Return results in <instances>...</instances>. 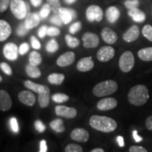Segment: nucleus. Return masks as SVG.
Masks as SVG:
<instances>
[{
  "mask_svg": "<svg viewBox=\"0 0 152 152\" xmlns=\"http://www.w3.org/2000/svg\"><path fill=\"white\" fill-rule=\"evenodd\" d=\"M90 125L92 128L102 132H111L117 128V123L111 118L94 115L90 118Z\"/></svg>",
  "mask_w": 152,
  "mask_h": 152,
  "instance_id": "1",
  "label": "nucleus"
},
{
  "mask_svg": "<svg viewBox=\"0 0 152 152\" xmlns=\"http://www.w3.org/2000/svg\"><path fill=\"white\" fill-rule=\"evenodd\" d=\"M128 97L129 102L132 105L137 106H142L147 103L149 99V90L145 85H135L130 89Z\"/></svg>",
  "mask_w": 152,
  "mask_h": 152,
  "instance_id": "2",
  "label": "nucleus"
},
{
  "mask_svg": "<svg viewBox=\"0 0 152 152\" xmlns=\"http://www.w3.org/2000/svg\"><path fill=\"white\" fill-rule=\"evenodd\" d=\"M118 90V84L115 80L102 81L95 85L92 90V93L94 96L102 97L111 95L115 93Z\"/></svg>",
  "mask_w": 152,
  "mask_h": 152,
  "instance_id": "3",
  "label": "nucleus"
},
{
  "mask_svg": "<svg viewBox=\"0 0 152 152\" xmlns=\"http://www.w3.org/2000/svg\"><path fill=\"white\" fill-rule=\"evenodd\" d=\"M11 12L17 19L23 20L28 14V7L23 0H11L10 4Z\"/></svg>",
  "mask_w": 152,
  "mask_h": 152,
  "instance_id": "4",
  "label": "nucleus"
},
{
  "mask_svg": "<svg viewBox=\"0 0 152 152\" xmlns=\"http://www.w3.org/2000/svg\"><path fill=\"white\" fill-rule=\"evenodd\" d=\"M134 57L132 52L130 51H126L121 55L119 59V68L124 73H128L134 67Z\"/></svg>",
  "mask_w": 152,
  "mask_h": 152,
  "instance_id": "5",
  "label": "nucleus"
},
{
  "mask_svg": "<svg viewBox=\"0 0 152 152\" xmlns=\"http://www.w3.org/2000/svg\"><path fill=\"white\" fill-rule=\"evenodd\" d=\"M104 16L102 9L97 5H91L86 10V17L90 22H100Z\"/></svg>",
  "mask_w": 152,
  "mask_h": 152,
  "instance_id": "6",
  "label": "nucleus"
},
{
  "mask_svg": "<svg viewBox=\"0 0 152 152\" xmlns=\"http://www.w3.org/2000/svg\"><path fill=\"white\" fill-rule=\"evenodd\" d=\"M115 49L110 46H104L101 47L96 53L97 59L101 62H107L114 57Z\"/></svg>",
  "mask_w": 152,
  "mask_h": 152,
  "instance_id": "7",
  "label": "nucleus"
},
{
  "mask_svg": "<svg viewBox=\"0 0 152 152\" xmlns=\"http://www.w3.org/2000/svg\"><path fill=\"white\" fill-rule=\"evenodd\" d=\"M55 113L57 115L66 118L68 119L74 118L77 115V110L75 108L68 107L66 106H56Z\"/></svg>",
  "mask_w": 152,
  "mask_h": 152,
  "instance_id": "8",
  "label": "nucleus"
},
{
  "mask_svg": "<svg viewBox=\"0 0 152 152\" xmlns=\"http://www.w3.org/2000/svg\"><path fill=\"white\" fill-rule=\"evenodd\" d=\"M83 46L85 48H95L99 45V38L96 34L93 33H85L83 36Z\"/></svg>",
  "mask_w": 152,
  "mask_h": 152,
  "instance_id": "9",
  "label": "nucleus"
},
{
  "mask_svg": "<svg viewBox=\"0 0 152 152\" xmlns=\"http://www.w3.org/2000/svg\"><path fill=\"white\" fill-rule=\"evenodd\" d=\"M18 48L14 43L9 42L6 44L3 48L4 55L7 59L10 61H15L18 58Z\"/></svg>",
  "mask_w": 152,
  "mask_h": 152,
  "instance_id": "10",
  "label": "nucleus"
},
{
  "mask_svg": "<svg viewBox=\"0 0 152 152\" xmlns=\"http://www.w3.org/2000/svg\"><path fill=\"white\" fill-rule=\"evenodd\" d=\"M71 137L74 141L86 142L90 138V134L88 131L84 128H75L71 132Z\"/></svg>",
  "mask_w": 152,
  "mask_h": 152,
  "instance_id": "11",
  "label": "nucleus"
},
{
  "mask_svg": "<svg viewBox=\"0 0 152 152\" xmlns=\"http://www.w3.org/2000/svg\"><path fill=\"white\" fill-rule=\"evenodd\" d=\"M12 107V100L7 91L0 90V111H7Z\"/></svg>",
  "mask_w": 152,
  "mask_h": 152,
  "instance_id": "12",
  "label": "nucleus"
},
{
  "mask_svg": "<svg viewBox=\"0 0 152 152\" xmlns=\"http://www.w3.org/2000/svg\"><path fill=\"white\" fill-rule=\"evenodd\" d=\"M75 56L74 52H68L64 53L58 57L56 60V64L60 67H66L71 65L75 61Z\"/></svg>",
  "mask_w": 152,
  "mask_h": 152,
  "instance_id": "13",
  "label": "nucleus"
},
{
  "mask_svg": "<svg viewBox=\"0 0 152 152\" xmlns=\"http://www.w3.org/2000/svg\"><path fill=\"white\" fill-rule=\"evenodd\" d=\"M118 105V102L115 99L108 97L102 99L97 103V109L100 111H109L115 108Z\"/></svg>",
  "mask_w": 152,
  "mask_h": 152,
  "instance_id": "14",
  "label": "nucleus"
},
{
  "mask_svg": "<svg viewBox=\"0 0 152 152\" xmlns=\"http://www.w3.org/2000/svg\"><path fill=\"white\" fill-rule=\"evenodd\" d=\"M140 33V28L138 26L136 25H133L123 34V39L127 42H132L138 39Z\"/></svg>",
  "mask_w": 152,
  "mask_h": 152,
  "instance_id": "15",
  "label": "nucleus"
},
{
  "mask_svg": "<svg viewBox=\"0 0 152 152\" xmlns=\"http://www.w3.org/2000/svg\"><path fill=\"white\" fill-rule=\"evenodd\" d=\"M18 99L25 105L32 106L35 104L36 97L33 93L30 91L23 90L18 94Z\"/></svg>",
  "mask_w": 152,
  "mask_h": 152,
  "instance_id": "16",
  "label": "nucleus"
},
{
  "mask_svg": "<svg viewBox=\"0 0 152 152\" xmlns=\"http://www.w3.org/2000/svg\"><path fill=\"white\" fill-rule=\"evenodd\" d=\"M94 63L92 56L81 58L77 64V69L80 72L90 71L94 68Z\"/></svg>",
  "mask_w": 152,
  "mask_h": 152,
  "instance_id": "17",
  "label": "nucleus"
},
{
  "mask_svg": "<svg viewBox=\"0 0 152 152\" xmlns=\"http://www.w3.org/2000/svg\"><path fill=\"white\" fill-rule=\"evenodd\" d=\"M101 35L103 40L109 45L114 44L118 40L117 34L109 28H104L101 32Z\"/></svg>",
  "mask_w": 152,
  "mask_h": 152,
  "instance_id": "18",
  "label": "nucleus"
},
{
  "mask_svg": "<svg viewBox=\"0 0 152 152\" xmlns=\"http://www.w3.org/2000/svg\"><path fill=\"white\" fill-rule=\"evenodd\" d=\"M60 18H61L63 23L68 24L71 22L73 18H76V12L73 9L62 8L58 12Z\"/></svg>",
  "mask_w": 152,
  "mask_h": 152,
  "instance_id": "19",
  "label": "nucleus"
},
{
  "mask_svg": "<svg viewBox=\"0 0 152 152\" xmlns=\"http://www.w3.org/2000/svg\"><path fill=\"white\" fill-rule=\"evenodd\" d=\"M40 19H39V15L36 13H29L27 14L25 20V25L28 29H33V28L37 27L39 25Z\"/></svg>",
  "mask_w": 152,
  "mask_h": 152,
  "instance_id": "20",
  "label": "nucleus"
},
{
  "mask_svg": "<svg viewBox=\"0 0 152 152\" xmlns=\"http://www.w3.org/2000/svg\"><path fill=\"white\" fill-rule=\"evenodd\" d=\"M11 32L12 30L9 23L4 20H0V42H4L8 39Z\"/></svg>",
  "mask_w": 152,
  "mask_h": 152,
  "instance_id": "21",
  "label": "nucleus"
},
{
  "mask_svg": "<svg viewBox=\"0 0 152 152\" xmlns=\"http://www.w3.org/2000/svg\"><path fill=\"white\" fill-rule=\"evenodd\" d=\"M120 15L119 9L115 7H109L106 11V17L110 23H115L118 20Z\"/></svg>",
  "mask_w": 152,
  "mask_h": 152,
  "instance_id": "22",
  "label": "nucleus"
},
{
  "mask_svg": "<svg viewBox=\"0 0 152 152\" xmlns=\"http://www.w3.org/2000/svg\"><path fill=\"white\" fill-rule=\"evenodd\" d=\"M49 95H50V90L46 85H45V90L38 95V102L41 108H46L49 104Z\"/></svg>",
  "mask_w": 152,
  "mask_h": 152,
  "instance_id": "23",
  "label": "nucleus"
},
{
  "mask_svg": "<svg viewBox=\"0 0 152 152\" xmlns=\"http://www.w3.org/2000/svg\"><path fill=\"white\" fill-rule=\"evenodd\" d=\"M128 14V16L137 23H142L146 20V15L144 12L138 8L130 9Z\"/></svg>",
  "mask_w": 152,
  "mask_h": 152,
  "instance_id": "24",
  "label": "nucleus"
},
{
  "mask_svg": "<svg viewBox=\"0 0 152 152\" xmlns=\"http://www.w3.org/2000/svg\"><path fill=\"white\" fill-rule=\"evenodd\" d=\"M138 56L144 61H152V47L142 48L138 52Z\"/></svg>",
  "mask_w": 152,
  "mask_h": 152,
  "instance_id": "25",
  "label": "nucleus"
},
{
  "mask_svg": "<svg viewBox=\"0 0 152 152\" xmlns=\"http://www.w3.org/2000/svg\"><path fill=\"white\" fill-rule=\"evenodd\" d=\"M47 79L51 84L60 85L65 79V75L62 73H52L48 76Z\"/></svg>",
  "mask_w": 152,
  "mask_h": 152,
  "instance_id": "26",
  "label": "nucleus"
},
{
  "mask_svg": "<svg viewBox=\"0 0 152 152\" xmlns=\"http://www.w3.org/2000/svg\"><path fill=\"white\" fill-rule=\"evenodd\" d=\"M26 71L27 75L30 77H33V78H37L41 76V71L37 66L31 65V64H28L26 67Z\"/></svg>",
  "mask_w": 152,
  "mask_h": 152,
  "instance_id": "27",
  "label": "nucleus"
},
{
  "mask_svg": "<svg viewBox=\"0 0 152 152\" xmlns=\"http://www.w3.org/2000/svg\"><path fill=\"white\" fill-rule=\"evenodd\" d=\"M25 87H27L29 90L33 91V92L39 93H41L45 90V85H42L39 84H37V83H33V82L30 80H26L24 82Z\"/></svg>",
  "mask_w": 152,
  "mask_h": 152,
  "instance_id": "28",
  "label": "nucleus"
},
{
  "mask_svg": "<svg viewBox=\"0 0 152 152\" xmlns=\"http://www.w3.org/2000/svg\"><path fill=\"white\" fill-rule=\"evenodd\" d=\"M49 125H50L51 128L56 132H63L66 130L64 125V122H63L62 120L60 118L54 119V121H52V122L50 123Z\"/></svg>",
  "mask_w": 152,
  "mask_h": 152,
  "instance_id": "29",
  "label": "nucleus"
},
{
  "mask_svg": "<svg viewBox=\"0 0 152 152\" xmlns=\"http://www.w3.org/2000/svg\"><path fill=\"white\" fill-rule=\"evenodd\" d=\"M42 56L39 53L35 51H33L30 53L29 55V62L31 65L33 66H39L42 63Z\"/></svg>",
  "mask_w": 152,
  "mask_h": 152,
  "instance_id": "30",
  "label": "nucleus"
},
{
  "mask_svg": "<svg viewBox=\"0 0 152 152\" xmlns=\"http://www.w3.org/2000/svg\"><path fill=\"white\" fill-rule=\"evenodd\" d=\"M65 40L67 45L71 48H76L80 45V40L77 38L72 37L70 35H66Z\"/></svg>",
  "mask_w": 152,
  "mask_h": 152,
  "instance_id": "31",
  "label": "nucleus"
},
{
  "mask_svg": "<svg viewBox=\"0 0 152 152\" xmlns=\"http://www.w3.org/2000/svg\"><path fill=\"white\" fill-rule=\"evenodd\" d=\"M47 4L50 6L51 9L54 14H58L60 9H61V4L60 0H47Z\"/></svg>",
  "mask_w": 152,
  "mask_h": 152,
  "instance_id": "32",
  "label": "nucleus"
},
{
  "mask_svg": "<svg viewBox=\"0 0 152 152\" xmlns=\"http://www.w3.org/2000/svg\"><path fill=\"white\" fill-rule=\"evenodd\" d=\"M52 99L56 103L61 104L67 102L69 99V96L66 94H63V93H56V94L52 95Z\"/></svg>",
  "mask_w": 152,
  "mask_h": 152,
  "instance_id": "33",
  "label": "nucleus"
},
{
  "mask_svg": "<svg viewBox=\"0 0 152 152\" xmlns=\"http://www.w3.org/2000/svg\"><path fill=\"white\" fill-rule=\"evenodd\" d=\"M58 47H59V46H58V44L56 42V40L52 39L47 42L46 49H47V51L48 52L54 53L58 50Z\"/></svg>",
  "mask_w": 152,
  "mask_h": 152,
  "instance_id": "34",
  "label": "nucleus"
},
{
  "mask_svg": "<svg viewBox=\"0 0 152 152\" xmlns=\"http://www.w3.org/2000/svg\"><path fill=\"white\" fill-rule=\"evenodd\" d=\"M142 35L144 37H146L148 40L152 42V26L151 25H146L142 30Z\"/></svg>",
  "mask_w": 152,
  "mask_h": 152,
  "instance_id": "35",
  "label": "nucleus"
},
{
  "mask_svg": "<svg viewBox=\"0 0 152 152\" xmlns=\"http://www.w3.org/2000/svg\"><path fill=\"white\" fill-rule=\"evenodd\" d=\"M83 151V148L76 144H69L65 148L66 152H82Z\"/></svg>",
  "mask_w": 152,
  "mask_h": 152,
  "instance_id": "36",
  "label": "nucleus"
},
{
  "mask_svg": "<svg viewBox=\"0 0 152 152\" xmlns=\"http://www.w3.org/2000/svg\"><path fill=\"white\" fill-rule=\"evenodd\" d=\"M140 1L139 0H126L125 1L124 5L128 10L134 8H138L140 6Z\"/></svg>",
  "mask_w": 152,
  "mask_h": 152,
  "instance_id": "37",
  "label": "nucleus"
},
{
  "mask_svg": "<svg viewBox=\"0 0 152 152\" xmlns=\"http://www.w3.org/2000/svg\"><path fill=\"white\" fill-rule=\"evenodd\" d=\"M28 31H29V29H28V28H26V25H25V23H23L20 24L18 26V28H17L16 33H17V35L18 36L23 37V36L26 35V34L28 33Z\"/></svg>",
  "mask_w": 152,
  "mask_h": 152,
  "instance_id": "38",
  "label": "nucleus"
},
{
  "mask_svg": "<svg viewBox=\"0 0 152 152\" xmlns=\"http://www.w3.org/2000/svg\"><path fill=\"white\" fill-rule=\"evenodd\" d=\"M52 9H51L50 6H49L48 4H45L43 5L42 8L41 9L40 12H39V15L42 18H47V16H49V14H50V11Z\"/></svg>",
  "mask_w": 152,
  "mask_h": 152,
  "instance_id": "39",
  "label": "nucleus"
},
{
  "mask_svg": "<svg viewBox=\"0 0 152 152\" xmlns=\"http://www.w3.org/2000/svg\"><path fill=\"white\" fill-rule=\"evenodd\" d=\"M0 68H1V71H2L5 74H7V75H11L13 74V71L11 66H9L8 64H7V63H1V64H0Z\"/></svg>",
  "mask_w": 152,
  "mask_h": 152,
  "instance_id": "40",
  "label": "nucleus"
},
{
  "mask_svg": "<svg viewBox=\"0 0 152 152\" xmlns=\"http://www.w3.org/2000/svg\"><path fill=\"white\" fill-rule=\"evenodd\" d=\"M82 28V24L81 22H76L75 23L72 24L70 26L69 28V32L71 34H75L77 32H78Z\"/></svg>",
  "mask_w": 152,
  "mask_h": 152,
  "instance_id": "41",
  "label": "nucleus"
},
{
  "mask_svg": "<svg viewBox=\"0 0 152 152\" xmlns=\"http://www.w3.org/2000/svg\"><path fill=\"white\" fill-rule=\"evenodd\" d=\"M47 35L49 36H54V37L58 36L60 35V30L56 27H49L47 29Z\"/></svg>",
  "mask_w": 152,
  "mask_h": 152,
  "instance_id": "42",
  "label": "nucleus"
},
{
  "mask_svg": "<svg viewBox=\"0 0 152 152\" xmlns=\"http://www.w3.org/2000/svg\"><path fill=\"white\" fill-rule=\"evenodd\" d=\"M11 0H0V12H4L8 9Z\"/></svg>",
  "mask_w": 152,
  "mask_h": 152,
  "instance_id": "43",
  "label": "nucleus"
},
{
  "mask_svg": "<svg viewBox=\"0 0 152 152\" xmlns=\"http://www.w3.org/2000/svg\"><path fill=\"white\" fill-rule=\"evenodd\" d=\"M35 128L37 132L40 133L43 132L45 130V129H46L45 125H44L43 123L41 121H39V120H37V121H36L35 122Z\"/></svg>",
  "mask_w": 152,
  "mask_h": 152,
  "instance_id": "44",
  "label": "nucleus"
},
{
  "mask_svg": "<svg viewBox=\"0 0 152 152\" xmlns=\"http://www.w3.org/2000/svg\"><path fill=\"white\" fill-rule=\"evenodd\" d=\"M10 125H11V129H12V130L14 131V132H18L19 127H18V122H17V120L16 118H14V117L11 118Z\"/></svg>",
  "mask_w": 152,
  "mask_h": 152,
  "instance_id": "45",
  "label": "nucleus"
},
{
  "mask_svg": "<svg viewBox=\"0 0 152 152\" xmlns=\"http://www.w3.org/2000/svg\"><path fill=\"white\" fill-rule=\"evenodd\" d=\"M50 22L58 26H61L63 23L61 18H60L59 15H54V16H53L50 19Z\"/></svg>",
  "mask_w": 152,
  "mask_h": 152,
  "instance_id": "46",
  "label": "nucleus"
},
{
  "mask_svg": "<svg viewBox=\"0 0 152 152\" xmlns=\"http://www.w3.org/2000/svg\"><path fill=\"white\" fill-rule=\"evenodd\" d=\"M30 40H31V45L33 48L35 49H39L41 48L40 42H39V40H38L35 36H32L31 38H30Z\"/></svg>",
  "mask_w": 152,
  "mask_h": 152,
  "instance_id": "47",
  "label": "nucleus"
},
{
  "mask_svg": "<svg viewBox=\"0 0 152 152\" xmlns=\"http://www.w3.org/2000/svg\"><path fill=\"white\" fill-rule=\"evenodd\" d=\"M28 50H29V46H28L27 43H23L18 48L19 54L21 55H24L25 54H26L28 52Z\"/></svg>",
  "mask_w": 152,
  "mask_h": 152,
  "instance_id": "48",
  "label": "nucleus"
},
{
  "mask_svg": "<svg viewBox=\"0 0 152 152\" xmlns=\"http://www.w3.org/2000/svg\"><path fill=\"white\" fill-rule=\"evenodd\" d=\"M130 152H147V150L145 148L141 146H132L129 149Z\"/></svg>",
  "mask_w": 152,
  "mask_h": 152,
  "instance_id": "49",
  "label": "nucleus"
},
{
  "mask_svg": "<svg viewBox=\"0 0 152 152\" xmlns=\"http://www.w3.org/2000/svg\"><path fill=\"white\" fill-rule=\"evenodd\" d=\"M47 29H48V27L47 26H42L39 29V31H38V36L40 38L45 37V36L47 35Z\"/></svg>",
  "mask_w": 152,
  "mask_h": 152,
  "instance_id": "50",
  "label": "nucleus"
},
{
  "mask_svg": "<svg viewBox=\"0 0 152 152\" xmlns=\"http://www.w3.org/2000/svg\"><path fill=\"white\" fill-rule=\"evenodd\" d=\"M145 125L149 130H152V115L147 118L145 121Z\"/></svg>",
  "mask_w": 152,
  "mask_h": 152,
  "instance_id": "51",
  "label": "nucleus"
},
{
  "mask_svg": "<svg viewBox=\"0 0 152 152\" xmlns=\"http://www.w3.org/2000/svg\"><path fill=\"white\" fill-rule=\"evenodd\" d=\"M39 151L40 152L47 151V142L45 140H42L40 142V144H39Z\"/></svg>",
  "mask_w": 152,
  "mask_h": 152,
  "instance_id": "52",
  "label": "nucleus"
},
{
  "mask_svg": "<svg viewBox=\"0 0 152 152\" xmlns=\"http://www.w3.org/2000/svg\"><path fill=\"white\" fill-rule=\"evenodd\" d=\"M132 134H133V137H134V140H135L136 142H140L142 141V140H143V138L138 135L137 131V130L133 131Z\"/></svg>",
  "mask_w": 152,
  "mask_h": 152,
  "instance_id": "53",
  "label": "nucleus"
},
{
  "mask_svg": "<svg viewBox=\"0 0 152 152\" xmlns=\"http://www.w3.org/2000/svg\"><path fill=\"white\" fill-rule=\"evenodd\" d=\"M117 142L118 143L119 146L121 147H123L125 146V143H124V139L122 136H118L117 137Z\"/></svg>",
  "mask_w": 152,
  "mask_h": 152,
  "instance_id": "54",
  "label": "nucleus"
},
{
  "mask_svg": "<svg viewBox=\"0 0 152 152\" xmlns=\"http://www.w3.org/2000/svg\"><path fill=\"white\" fill-rule=\"evenodd\" d=\"M30 1H31V4L34 7H37L41 4L42 2V0H30Z\"/></svg>",
  "mask_w": 152,
  "mask_h": 152,
  "instance_id": "55",
  "label": "nucleus"
},
{
  "mask_svg": "<svg viewBox=\"0 0 152 152\" xmlns=\"http://www.w3.org/2000/svg\"><path fill=\"white\" fill-rule=\"evenodd\" d=\"M92 152H104V150L103 149H102V148H96V149H92Z\"/></svg>",
  "mask_w": 152,
  "mask_h": 152,
  "instance_id": "56",
  "label": "nucleus"
},
{
  "mask_svg": "<svg viewBox=\"0 0 152 152\" xmlns=\"http://www.w3.org/2000/svg\"><path fill=\"white\" fill-rule=\"evenodd\" d=\"M77 0H64V1L68 4H71L75 3Z\"/></svg>",
  "mask_w": 152,
  "mask_h": 152,
  "instance_id": "57",
  "label": "nucleus"
},
{
  "mask_svg": "<svg viewBox=\"0 0 152 152\" xmlns=\"http://www.w3.org/2000/svg\"><path fill=\"white\" fill-rule=\"evenodd\" d=\"M2 80H3V78H2V77H1V75H0V83H1V81H2Z\"/></svg>",
  "mask_w": 152,
  "mask_h": 152,
  "instance_id": "58",
  "label": "nucleus"
}]
</instances>
